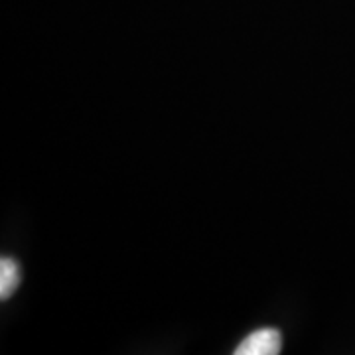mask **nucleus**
<instances>
[{
    "label": "nucleus",
    "mask_w": 355,
    "mask_h": 355,
    "mask_svg": "<svg viewBox=\"0 0 355 355\" xmlns=\"http://www.w3.org/2000/svg\"><path fill=\"white\" fill-rule=\"evenodd\" d=\"M280 347H282L280 331L275 328H265L247 336L235 349V355H277L280 354Z\"/></svg>",
    "instance_id": "1"
},
{
    "label": "nucleus",
    "mask_w": 355,
    "mask_h": 355,
    "mask_svg": "<svg viewBox=\"0 0 355 355\" xmlns=\"http://www.w3.org/2000/svg\"><path fill=\"white\" fill-rule=\"evenodd\" d=\"M20 284V266L10 257H2L0 261V298L6 300L14 294Z\"/></svg>",
    "instance_id": "2"
}]
</instances>
